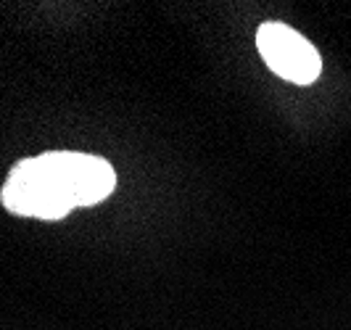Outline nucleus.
<instances>
[{
	"label": "nucleus",
	"mask_w": 351,
	"mask_h": 330,
	"mask_svg": "<svg viewBox=\"0 0 351 330\" xmlns=\"http://www.w3.org/2000/svg\"><path fill=\"white\" fill-rule=\"evenodd\" d=\"M117 188L114 167L101 156L48 151L21 158L8 172L0 201L11 214L35 220H64L71 209L95 207Z\"/></svg>",
	"instance_id": "nucleus-1"
},
{
	"label": "nucleus",
	"mask_w": 351,
	"mask_h": 330,
	"mask_svg": "<svg viewBox=\"0 0 351 330\" xmlns=\"http://www.w3.org/2000/svg\"><path fill=\"white\" fill-rule=\"evenodd\" d=\"M256 48L264 64L293 85H312L322 71V58L315 45L280 21H267L259 27Z\"/></svg>",
	"instance_id": "nucleus-2"
}]
</instances>
